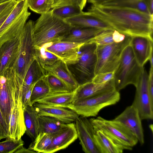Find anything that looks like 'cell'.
<instances>
[{
    "label": "cell",
    "instance_id": "1",
    "mask_svg": "<svg viewBox=\"0 0 153 153\" xmlns=\"http://www.w3.org/2000/svg\"><path fill=\"white\" fill-rule=\"evenodd\" d=\"M88 10L121 33L152 37V15L133 9L104 5H92Z\"/></svg>",
    "mask_w": 153,
    "mask_h": 153
},
{
    "label": "cell",
    "instance_id": "2",
    "mask_svg": "<svg viewBox=\"0 0 153 153\" xmlns=\"http://www.w3.org/2000/svg\"><path fill=\"white\" fill-rule=\"evenodd\" d=\"M71 27L65 19L53 14L51 10L41 14L33 26L35 46L41 47L50 43L61 41Z\"/></svg>",
    "mask_w": 153,
    "mask_h": 153
},
{
    "label": "cell",
    "instance_id": "3",
    "mask_svg": "<svg viewBox=\"0 0 153 153\" xmlns=\"http://www.w3.org/2000/svg\"><path fill=\"white\" fill-rule=\"evenodd\" d=\"M97 44L91 41L80 47L77 60L66 64L68 68L79 85L92 82L95 76L97 57Z\"/></svg>",
    "mask_w": 153,
    "mask_h": 153
},
{
    "label": "cell",
    "instance_id": "4",
    "mask_svg": "<svg viewBox=\"0 0 153 153\" xmlns=\"http://www.w3.org/2000/svg\"><path fill=\"white\" fill-rule=\"evenodd\" d=\"M22 86L13 68L7 69L0 76V108L8 126L12 107L22 103Z\"/></svg>",
    "mask_w": 153,
    "mask_h": 153
},
{
    "label": "cell",
    "instance_id": "5",
    "mask_svg": "<svg viewBox=\"0 0 153 153\" xmlns=\"http://www.w3.org/2000/svg\"><path fill=\"white\" fill-rule=\"evenodd\" d=\"M143 67L137 62L130 44L126 46L114 72L113 79L115 90L119 91L129 84L136 87Z\"/></svg>",
    "mask_w": 153,
    "mask_h": 153
},
{
    "label": "cell",
    "instance_id": "6",
    "mask_svg": "<svg viewBox=\"0 0 153 153\" xmlns=\"http://www.w3.org/2000/svg\"><path fill=\"white\" fill-rule=\"evenodd\" d=\"M34 22L31 20L26 22L20 35L19 52L14 69L23 84L26 74L35 59V44L33 34Z\"/></svg>",
    "mask_w": 153,
    "mask_h": 153
},
{
    "label": "cell",
    "instance_id": "7",
    "mask_svg": "<svg viewBox=\"0 0 153 153\" xmlns=\"http://www.w3.org/2000/svg\"><path fill=\"white\" fill-rule=\"evenodd\" d=\"M120 98L119 91L114 89L73 102L64 107L72 110L79 116L86 117H96L102 108L116 104Z\"/></svg>",
    "mask_w": 153,
    "mask_h": 153
},
{
    "label": "cell",
    "instance_id": "8",
    "mask_svg": "<svg viewBox=\"0 0 153 153\" xmlns=\"http://www.w3.org/2000/svg\"><path fill=\"white\" fill-rule=\"evenodd\" d=\"M89 120L94 129L102 131L122 146L124 150H131L138 142L131 131L119 122L107 120L100 116Z\"/></svg>",
    "mask_w": 153,
    "mask_h": 153
},
{
    "label": "cell",
    "instance_id": "9",
    "mask_svg": "<svg viewBox=\"0 0 153 153\" xmlns=\"http://www.w3.org/2000/svg\"><path fill=\"white\" fill-rule=\"evenodd\" d=\"M131 39V36L127 35L120 42L103 45H97L95 75L100 73L114 72L119 64L123 50L130 44Z\"/></svg>",
    "mask_w": 153,
    "mask_h": 153
},
{
    "label": "cell",
    "instance_id": "10",
    "mask_svg": "<svg viewBox=\"0 0 153 153\" xmlns=\"http://www.w3.org/2000/svg\"><path fill=\"white\" fill-rule=\"evenodd\" d=\"M28 8L27 0L17 1L0 27V46L20 34L31 14Z\"/></svg>",
    "mask_w": 153,
    "mask_h": 153
},
{
    "label": "cell",
    "instance_id": "11",
    "mask_svg": "<svg viewBox=\"0 0 153 153\" xmlns=\"http://www.w3.org/2000/svg\"><path fill=\"white\" fill-rule=\"evenodd\" d=\"M148 78L149 75L143 67L136 87L135 95L132 104L137 110L142 120L153 119V102L149 92Z\"/></svg>",
    "mask_w": 153,
    "mask_h": 153
},
{
    "label": "cell",
    "instance_id": "12",
    "mask_svg": "<svg viewBox=\"0 0 153 153\" xmlns=\"http://www.w3.org/2000/svg\"><path fill=\"white\" fill-rule=\"evenodd\" d=\"M75 122L78 138L82 150L85 153H100L94 141V128L89 119L80 116Z\"/></svg>",
    "mask_w": 153,
    "mask_h": 153
},
{
    "label": "cell",
    "instance_id": "13",
    "mask_svg": "<svg viewBox=\"0 0 153 153\" xmlns=\"http://www.w3.org/2000/svg\"><path fill=\"white\" fill-rule=\"evenodd\" d=\"M127 127L135 136L141 145L144 143L141 119L137 109L133 105L127 107L114 119Z\"/></svg>",
    "mask_w": 153,
    "mask_h": 153
},
{
    "label": "cell",
    "instance_id": "14",
    "mask_svg": "<svg viewBox=\"0 0 153 153\" xmlns=\"http://www.w3.org/2000/svg\"><path fill=\"white\" fill-rule=\"evenodd\" d=\"M84 44L59 41L49 43L43 46L47 51L67 64L77 60L79 48Z\"/></svg>",
    "mask_w": 153,
    "mask_h": 153
},
{
    "label": "cell",
    "instance_id": "15",
    "mask_svg": "<svg viewBox=\"0 0 153 153\" xmlns=\"http://www.w3.org/2000/svg\"><path fill=\"white\" fill-rule=\"evenodd\" d=\"M52 143L44 153H52L66 148L78 138L75 124L64 123L61 129L53 134Z\"/></svg>",
    "mask_w": 153,
    "mask_h": 153
},
{
    "label": "cell",
    "instance_id": "16",
    "mask_svg": "<svg viewBox=\"0 0 153 153\" xmlns=\"http://www.w3.org/2000/svg\"><path fill=\"white\" fill-rule=\"evenodd\" d=\"M20 35L0 46V76L7 69L13 68L19 52Z\"/></svg>",
    "mask_w": 153,
    "mask_h": 153
},
{
    "label": "cell",
    "instance_id": "17",
    "mask_svg": "<svg viewBox=\"0 0 153 153\" xmlns=\"http://www.w3.org/2000/svg\"><path fill=\"white\" fill-rule=\"evenodd\" d=\"M39 116L55 118L65 123L75 122L79 117L72 110L65 107L49 105L37 102L33 105Z\"/></svg>",
    "mask_w": 153,
    "mask_h": 153
},
{
    "label": "cell",
    "instance_id": "18",
    "mask_svg": "<svg viewBox=\"0 0 153 153\" xmlns=\"http://www.w3.org/2000/svg\"><path fill=\"white\" fill-rule=\"evenodd\" d=\"M115 89L113 79L102 83L92 82L79 85L74 91L72 102L99 95Z\"/></svg>",
    "mask_w": 153,
    "mask_h": 153
},
{
    "label": "cell",
    "instance_id": "19",
    "mask_svg": "<svg viewBox=\"0 0 153 153\" xmlns=\"http://www.w3.org/2000/svg\"><path fill=\"white\" fill-rule=\"evenodd\" d=\"M138 64L141 67L149 60L153 53V39L144 36H131L130 43Z\"/></svg>",
    "mask_w": 153,
    "mask_h": 153
},
{
    "label": "cell",
    "instance_id": "20",
    "mask_svg": "<svg viewBox=\"0 0 153 153\" xmlns=\"http://www.w3.org/2000/svg\"><path fill=\"white\" fill-rule=\"evenodd\" d=\"M26 130L22 104L14 105L10 111L7 137L19 140L25 133Z\"/></svg>",
    "mask_w": 153,
    "mask_h": 153
},
{
    "label": "cell",
    "instance_id": "21",
    "mask_svg": "<svg viewBox=\"0 0 153 153\" xmlns=\"http://www.w3.org/2000/svg\"><path fill=\"white\" fill-rule=\"evenodd\" d=\"M104 29L72 26L61 41L84 43L91 40Z\"/></svg>",
    "mask_w": 153,
    "mask_h": 153
},
{
    "label": "cell",
    "instance_id": "22",
    "mask_svg": "<svg viewBox=\"0 0 153 153\" xmlns=\"http://www.w3.org/2000/svg\"><path fill=\"white\" fill-rule=\"evenodd\" d=\"M65 20L72 26L104 29H113L110 25L94 16L88 11L84 12L82 11L78 15Z\"/></svg>",
    "mask_w": 153,
    "mask_h": 153
},
{
    "label": "cell",
    "instance_id": "23",
    "mask_svg": "<svg viewBox=\"0 0 153 153\" xmlns=\"http://www.w3.org/2000/svg\"><path fill=\"white\" fill-rule=\"evenodd\" d=\"M94 139L100 153H122L123 147L102 131L95 129Z\"/></svg>",
    "mask_w": 153,
    "mask_h": 153
},
{
    "label": "cell",
    "instance_id": "24",
    "mask_svg": "<svg viewBox=\"0 0 153 153\" xmlns=\"http://www.w3.org/2000/svg\"><path fill=\"white\" fill-rule=\"evenodd\" d=\"M45 70L46 73H51L62 81L72 91L79 86L70 72L66 64L60 59L52 66L45 69Z\"/></svg>",
    "mask_w": 153,
    "mask_h": 153
},
{
    "label": "cell",
    "instance_id": "25",
    "mask_svg": "<svg viewBox=\"0 0 153 153\" xmlns=\"http://www.w3.org/2000/svg\"><path fill=\"white\" fill-rule=\"evenodd\" d=\"M25 133L33 141L39 134L38 114L33 105H28L24 108Z\"/></svg>",
    "mask_w": 153,
    "mask_h": 153
},
{
    "label": "cell",
    "instance_id": "26",
    "mask_svg": "<svg viewBox=\"0 0 153 153\" xmlns=\"http://www.w3.org/2000/svg\"><path fill=\"white\" fill-rule=\"evenodd\" d=\"M46 72L37 60L35 59L30 65L24 78L22 89V99L30 86L43 77Z\"/></svg>",
    "mask_w": 153,
    "mask_h": 153
},
{
    "label": "cell",
    "instance_id": "27",
    "mask_svg": "<svg viewBox=\"0 0 153 153\" xmlns=\"http://www.w3.org/2000/svg\"><path fill=\"white\" fill-rule=\"evenodd\" d=\"M74 91L61 93H49L37 101V102L56 106L64 107L71 103Z\"/></svg>",
    "mask_w": 153,
    "mask_h": 153
},
{
    "label": "cell",
    "instance_id": "28",
    "mask_svg": "<svg viewBox=\"0 0 153 153\" xmlns=\"http://www.w3.org/2000/svg\"><path fill=\"white\" fill-rule=\"evenodd\" d=\"M39 134L46 133L53 134L59 131L65 123L53 117L38 116Z\"/></svg>",
    "mask_w": 153,
    "mask_h": 153
},
{
    "label": "cell",
    "instance_id": "29",
    "mask_svg": "<svg viewBox=\"0 0 153 153\" xmlns=\"http://www.w3.org/2000/svg\"><path fill=\"white\" fill-rule=\"evenodd\" d=\"M35 58L44 69L49 67L60 59L47 51L44 46L35 47Z\"/></svg>",
    "mask_w": 153,
    "mask_h": 153
},
{
    "label": "cell",
    "instance_id": "30",
    "mask_svg": "<svg viewBox=\"0 0 153 153\" xmlns=\"http://www.w3.org/2000/svg\"><path fill=\"white\" fill-rule=\"evenodd\" d=\"M53 138V134L40 133L33 141L28 148L36 153H44L51 145Z\"/></svg>",
    "mask_w": 153,
    "mask_h": 153
},
{
    "label": "cell",
    "instance_id": "31",
    "mask_svg": "<svg viewBox=\"0 0 153 153\" xmlns=\"http://www.w3.org/2000/svg\"><path fill=\"white\" fill-rule=\"evenodd\" d=\"M44 78L49 88L50 93L73 92L64 82L51 73H47Z\"/></svg>",
    "mask_w": 153,
    "mask_h": 153
},
{
    "label": "cell",
    "instance_id": "32",
    "mask_svg": "<svg viewBox=\"0 0 153 153\" xmlns=\"http://www.w3.org/2000/svg\"><path fill=\"white\" fill-rule=\"evenodd\" d=\"M102 5L130 8L150 15L143 0H118Z\"/></svg>",
    "mask_w": 153,
    "mask_h": 153
},
{
    "label": "cell",
    "instance_id": "33",
    "mask_svg": "<svg viewBox=\"0 0 153 153\" xmlns=\"http://www.w3.org/2000/svg\"><path fill=\"white\" fill-rule=\"evenodd\" d=\"M50 92V88L44 77L38 80L33 88L30 98L31 105L42 98Z\"/></svg>",
    "mask_w": 153,
    "mask_h": 153
},
{
    "label": "cell",
    "instance_id": "34",
    "mask_svg": "<svg viewBox=\"0 0 153 153\" xmlns=\"http://www.w3.org/2000/svg\"><path fill=\"white\" fill-rule=\"evenodd\" d=\"M51 10L55 15L64 19L78 15L82 11L79 7L72 5L57 7Z\"/></svg>",
    "mask_w": 153,
    "mask_h": 153
},
{
    "label": "cell",
    "instance_id": "35",
    "mask_svg": "<svg viewBox=\"0 0 153 153\" xmlns=\"http://www.w3.org/2000/svg\"><path fill=\"white\" fill-rule=\"evenodd\" d=\"M24 144L22 138L17 140L7 137L4 141L0 142V153H17Z\"/></svg>",
    "mask_w": 153,
    "mask_h": 153
},
{
    "label": "cell",
    "instance_id": "36",
    "mask_svg": "<svg viewBox=\"0 0 153 153\" xmlns=\"http://www.w3.org/2000/svg\"><path fill=\"white\" fill-rule=\"evenodd\" d=\"M28 7L33 11L41 14L53 8L52 0H27Z\"/></svg>",
    "mask_w": 153,
    "mask_h": 153
},
{
    "label": "cell",
    "instance_id": "37",
    "mask_svg": "<svg viewBox=\"0 0 153 153\" xmlns=\"http://www.w3.org/2000/svg\"><path fill=\"white\" fill-rule=\"evenodd\" d=\"M114 29H105L98 33L91 40L97 45H103L114 42Z\"/></svg>",
    "mask_w": 153,
    "mask_h": 153
},
{
    "label": "cell",
    "instance_id": "38",
    "mask_svg": "<svg viewBox=\"0 0 153 153\" xmlns=\"http://www.w3.org/2000/svg\"><path fill=\"white\" fill-rule=\"evenodd\" d=\"M53 8L66 5H72L79 7L82 10L85 7L87 0H52Z\"/></svg>",
    "mask_w": 153,
    "mask_h": 153
},
{
    "label": "cell",
    "instance_id": "39",
    "mask_svg": "<svg viewBox=\"0 0 153 153\" xmlns=\"http://www.w3.org/2000/svg\"><path fill=\"white\" fill-rule=\"evenodd\" d=\"M114 72L100 73L95 76L92 82L96 83H102L114 79Z\"/></svg>",
    "mask_w": 153,
    "mask_h": 153
},
{
    "label": "cell",
    "instance_id": "40",
    "mask_svg": "<svg viewBox=\"0 0 153 153\" xmlns=\"http://www.w3.org/2000/svg\"><path fill=\"white\" fill-rule=\"evenodd\" d=\"M9 126L2 115L0 108V141L8 136Z\"/></svg>",
    "mask_w": 153,
    "mask_h": 153
},
{
    "label": "cell",
    "instance_id": "41",
    "mask_svg": "<svg viewBox=\"0 0 153 153\" xmlns=\"http://www.w3.org/2000/svg\"><path fill=\"white\" fill-rule=\"evenodd\" d=\"M153 68H150L148 80V90L151 101L153 102Z\"/></svg>",
    "mask_w": 153,
    "mask_h": 153
},
{
    "label": "cell",
    "instance_id": "42",
    "mask_svg": "<svg viewBox=\"0 0 153 153\" xmlns=\"http://www.w3.org/2000/svg\"><path fill=\"white\" fill-rule=\"evenodd\" d=\"M17 2L9 7L0 14V27L5 20L12 11L16 4Z\"/></svg>",
    "mask_w": 153,
    "mask_h": 153
},
{
    "label": "cell",
    "instance_id": "43",
    "mask_svg": "<svg viewBox=\"0 0 153 153\" xmlns=\"http://www.w3.org/2000/svg\"><path fill=\"white\" fill-rule=\"evenodd\" d=\"M118 0H87V1L93 5H102L111 1Z\"/></svg>",
    "mask_w": 153,
    "mask_h": 153
},
{
    "label": "cell",
    "instance_id": "44",
    "mask_svg": "<svg viewBox=\"0 0 153 153\" xmlns=\"http://www.w3.org/2000/svg\"><path fill=\"white\" fill-rule=\"evenodd\" d=\"M17 2L16 0H11L0 4V14L7 8Z\"/></svg>",
    "mask_w": 153,
    "mask_h": 153
},
{
    "label": "cell",
    "instance_id": "45",
    "mask_svg": "<svg viewBox=\"0 0 153 153\" xmlns=\"http://www.w3.org/2000/svg\"><path fill=\"white\" fill-rule=\"evenodd\" d=\"M150 14L153 16V0H143Z\"/></svg>",
    "mask_w": 153,
    "mask_h": 153
},
{
    "label": "cell",
    "instance_id": "46",
    "mask_svg": "<svg viewBox=\"0 0 153 153\" xmlns=\"http://www.w3.org/2000/svg\"><path fill=\"white\" fill-rule=\"evenodd\" d=\"M36 153V152L29 149H26L23 146L20 148L17 152V153Z\"/></svg>",
    "mask_w": 153,
    "mask_h": 153
},
{
    "label": "cell",
    "instance_id": "47",
    "mask_svg": "<svg viewBox=\"0 0 153 153\" xmlns=\"http://www.w3.org/2000/svg\"><path fill=\"white\" fill-rule=\"evenodd\" d=\"M153 53H152L150 58L149 59V60L150 61V68H153Z\"/></svg>",
    "mask_w": 153,
    "mask_h": 153
},
{
    "label": "cell",
    "instance_id": "48",
    "mask_svg": "<svg viewBox=\"0 0 153 153\" xmlns=\"http://www.w3.org/2000/svg\"><path fill=\"white\" fill-rule=\"evenodd\" d=\"M11 0H0V4L4 3L5 2L10 1Z\"/></svg>",
    "mask_w": 153,
    "mask_h": 153
},
{
    "label": "cell",
    "instance_id": "49",
    "mask_svg": "<svg viewBox=\"0 0 153 153\" xmlns=\"http://www.w3.org/2000/svg\"><path fill=\"white\" fill-rule=\"evenodd\" d=\"M21 0H16V1H18Z\"/></svg>",
    "mask_w": 153,
    "mask_h": 153
}]
</instances>
